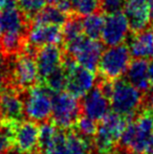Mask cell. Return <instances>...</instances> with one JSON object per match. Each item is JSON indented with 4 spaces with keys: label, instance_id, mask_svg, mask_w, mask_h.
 I'll list each match as a JSON object with an SVG mask.
<instances>
[{
    "label": "cell",
    "instance_id": "27",
    "mask_svg": "<svg viewBox=\"0 0 153 154\" xmlns=\"http://www.w3.org/2000/svg\"><path fill=\"white\" fill-rule=\"evenodd\" d=\"M72 129L84 137L93 138V136L96 135V129H98V124L96 121L86 116H79Z\"/></svg>",
    "mask_w": 153,
    "mask_h": 154
},
{
    "label": "cell",
    "instance_id": "26",
    "mask_svg": "<svg viewBox=\"0 0 153 154\" xmlns=\"http://www.w3.org/2000/svg\"><path fill=\"white\" fill-rule=\"evenodd\" d=\"M72 14L85 17L101 11V0H70Z\"/></svg>",
    "mask_w": 153,
    "mask_h": 154
},
{
    "label": "cell",
    "instance_id": "11",
    "mask_svg": "<svg viewBox=\"0 0 153 154\" xmlns=\"http://www.w3.org/2000/svg\"><path fill=\"white\" fill-rule=\"evenodd\" d=\"M82 99L81 112L96 122H100L110 112V102L108 97L98 83Z\"/></svg>",
    "mask_w": 153,
    "mask_h": 154
},
{
    "label": "cell",
    "instance_id": "16",
    "mask_svg": "<svg viewBox=\"0 0 153 154\" xmlns=\"http://www.w3.org/2000/svg\"><path fill=\"white\" fill-rule=\"evenodd\" d=\"M123 8L132 32H139L149 25V0H126Z\"/></svg>",
    "mask_w": 153,
    "mask_h": 154
},
{
    "label": "cell",
    "instance_id": "23",
    "mask_svg": "<svg viewBox=\"0 0 153 154\" xmlns=\"http://www.w3.org/2000/svg\"><path fill=\"white\" fill-rule=\"evenodd\" d=\"M82 17L76 14L69 15L64 27L62 29V44L75 40L79 36L83 35V25H82Z\"/></svg>",
    "mask_w": 153,
    "mask_h": 154
},
{
    "label": "cell",
    "instance_id": "7",
    "mask_svg": "<svg viewBox=\"0 0 153 154\" xmlns=\"http://www.w3.org/2000/svg\"><path fill=\"white\" fill-rule=\"evenodd\" d=\"M129 48L124 43L115 46H108L103 51L98 64L99 77L104 80H115L126 73L131 62Z\"/></svg>",
    "mask_w": 153,
    "mask_h": 154
},
{
    "label": "cell",
    "instance_id": "8",
    "mask_svg": "<svg viewBox=\"0 0 153 154\" xmlns=\"http://www.w3.org/2000/svg\"><path fill=\"white\" fill-rule=\"evenodd\" d=\"M63 51L69 54L79 65L96 72L103 53V44L98 40L81 35L75 40L63 44Z\"/></svg>",
    "mask_w": 153,
    "mask_h": 154
},
{
    "label": "cell",
    "instance_id": "30",
    "mask_svg": "<svg viewBox=\"0 0 153 154\" xmlns=\"http://www.w3.org/2000/svg\"><path fill=\"white\" fill-rule=\"evenodd\" d=\"M126 0H101V10L104 13H111L123 8Z\"/></svg>",
    "mask_w": 153,
    "mask_h": 154
},
{
    "label": "cell",
    "instance_id": "36",
    "mask_svg": "<svg viewBox=\"0 0 153 154\" xmlns=\"http://www.w3.org/2000/svg\"><path fill=\"white\" fill-rule=\"evenodd\" d=\"M8 2V0H0V10H2V8L5 6V4Z\"/></svg>",
    "mask_w": 153,
    "mask_h": 154
},
{
    "label": "cell",
    "instance_id": "33",
    "mask_svg": "<svg viewBox=\"0 0 153 154\" xmlns=\"http://www.w3.org/2000/svg\"><path fill=\"white\" fill-rule=\"evenodd\" d=\"M147 111L150 113V116H152V119H153V94L150 95V97H149V100H148V104H147Z\"/></svg>",
    "mask_w": 153,
    "mask_h": 154
},
{
    "label": "cell",
    "instance_id": "37",
    "mask_svg": "<svg viewBox=\"0 0 153 154\" xmlns=\"http://www.w3.org/2000/svg\"><path fill=\"white\" fill-rule=\"evenodd\" d=\"M148 152L153 154V135L151 138V142H150V146H149V149H148Z\"/></svg>",
    "mask_w": 153,
    "mask_h": 154
},
{
    "label": "cell",
    "instance_id": "29",
    "mask_svg": "<svg viewBox=\"0 0 153 154\" xmlns=\"http://www.w3.org/2000/svg\"><path fill=\"white\" fill-rule=\"evenodd\" d=\"M10 59L0 54V92L10 86Z\"/></svg>",
    "mask_w": 153,
    "mask_h": 154
},
{
    "label": "cell",
    "instance_id": "14",
    "mask_svg": "<svg viewBox=\"0 0 153 154\" xmlns=\"http://www.w3.org/2000/svg\"><path fill=\"white\" fill-rule=\"evenodd\" d=\"M63 48L58 46V44H48L38 48L35 55V60L39 83H41L55 69L61 66Z\"/></svg>",
    "mask_w": 153,
    "mask_h": 154
},
{
    "label": "cell",
    "instance_id": "19",
    "mask_svg": "<svg viewBox=\"0 0 153 154\" xmlns=\"http://www.w3.org/2000/svg\"><path fill=\"white\" fill-rule=\"evenodd\" d=\"M64 152L65 154H93L92 138L84 137L72 129L66 130Z\"/></svg>",
    "mask_w": 153,
    "mask_h": 154
},
{
    "label": "cell",
    "instance_id": "34",
    "mask_svg": "<svg viewBox=\"0 0 153 154\" xmlns=\"http://www.w3.org/2000/svg\"><path fill=\"white\" fill-rule=\"evenodd\" d=\"M108 154H132V153L129 152L128 150H126V149H124V148H115V150H112Z\"/></svg>",
    "mask_w": 153,
    "mask_h": 154
},
{
    "label": "cell",
    "instance_id": "18",
    "mask_svg": "<svg viewBox=\"0 0 153 154\" xmlns=\"http://www.w3.org/2000/svg\"><path fill=\"white\" fill-rule=\"evenodd\" d=\"M126 80L141 92H149L152 87L148 77V62L144 59L131 61L126 71Z\"/></svg>",
    "mask_w": 153,
    "mask_h": 154
},
{
    "label": "cell",
    "instance_id": "24",
    "mask_svg": "<svg viewBox=\"0 0 153 154\" xmlns=\"http://www.w3.org/2000/svg\"><path fill=\"white\" fill-rule=\"evenodd\" d=\"M15 121L0 120V154H5L14 148Z\"/></svg>",
    "mask_w": 153,
    "mask_h": 154
},
{
    "label": "cell",
    "instance_id": "21",
    "mask_svg": "<svg viewBox=\"0 0 153 154\" xmlns=\"http://www.w3.org/2000/svg\"><path fill=\"white\" fill-rule=\"evenodd\" d=\"M68 17L69 15L63 13L55 4H49V5H45L34 17L32 22L43 23V24H55L61 26L66 22Z\"/></svg>",
    "mask_w": 153,
    "mask_h": 154
},
{
    "label": "cell",
    "instance_id": "38",
    "mask_svg": "<svg viewBox=\"0 0 153 154\" xmlns=\"http://www.w3.org/2000/svg\"><path fill=\"white\" fill-rule=\"evenodd\" d=\"M46 1L48 2L49 4H56L59 0H46Z\"/></svg>",
    "mask_w": 153,
    "mask_h": 154
},
{
    "label": "cell",
    "instance_id": "12",
    "mask_svg": "<svg viewBox=\"0 0 153 154\" xmlns=\"http://www.w3.org/2000/svg\"><path fill=\"white\" fill-rule=\"evenodd\" d=\"M24 118V103L22 91L12 86L0 92V120L19 122Z\"/></svg>",
    "mask_w": 153,
    "mask_h": 154
},
{
    "label": "cell",
    "instance_id": "35",
    "mask_svg": "<svg viewBox=\"0 0 153 154\" xmlns=\"http://www.w3.org/2000/svg\"><path fill=\"white\" fill-rule=\"evenodd\" d=\"M149 19L150 22L153 23V0H149Z\"/></svg>",
    "mask_w": 153,
    "mask_h": 154
},
{
    "label": "cell",
    "instance_id": "17",
    "mask_svg": "<svg viewBox=\"0 0 153 154\" xmlns=\"http://www.w3.org/2000/svg\"><path fill=\"white\" fill-rule=\"evenodd\" d=\"M127 46L134 59H153V27L147 26L139 32H132Z\"/></svg>",
    "mask_w": 153,
    "mask_h": 154
},
{
    "label": "cell",
    "instance_id": "20",
    "mask_svg": "<svg viewBox=\"0 0 153 154\" xmlns=\"http://www.w3.org/2000/svg\"><path fill=\"white\" fill-rule=\"evenodd\" d=\"M60 129L53 122L45 121L39 126L38 135V151L39 153H43L49 150L51 147L55 146L59 135Z\"/></svg>",
    "mask_w": 153,
    "mask_h": 154
},
{
    "label": "cell",
    "instance_id": "28",
    "mask_svg": "<svg viewBox=\"0 0 153 154\" xmlns=\"http://www.w3.org/2000/svg\"><path fill=\"white\" fill-rule=\"evenodd\" d=\"M17 6L32 22L33 18L46 5V0H16Z\"/></svg>",
    "mask_w": 153,
    "mask_h": 154
},
{
    "label": "cell",
    "instance_id": "25",
    "mask_svg": "<svg viewBox=\"0 0 153 154\" xmlns=\"http://www.w3.org/2000/svg\"><path fill=\"white\" fill-rule=\"evenodd\" d=\"M41 84H43L45 87H47L53 92L63 91L66 86V71L64 70L62 65L55 69L51 73H49L41 82Z\"/></svg>",
    "mask_w": 153,
    "mask_h": 154
},
{
    "label": "cell",
    "instance_id": "2",
    "mask_svg": "<svg viewBox=\"0 0 153 154\" xmlns=\"http://www.w3.org/2000/svg\"><path fill=\"white\" fill-rule=\"evenodd\" d=\"M108 97L113 112L128 120L141 111L144 103L143 92L122 78L111 81Z\"/></svg>",
    "mask_w": 153,
    "mask_h": 154
},
{
    "label": "cell",
    "instance_id": "31",
    "mask_svg": "<svg viewBox=\"0 0 153 154\" xmlns=\"http://www.w3.org/2000/svg\"><path fill=\"white\" fill-rule=\"evenodd\" d=\"M64 143H65V130L60 129L55 146L41 154H65V152H64Z\"/></svg>",
    "mask_w": 153,
    "mask_h": 154
},
{
    "label": "cell",
    "instance_id": "6",
    "mask_svg": "<svg viewBox=\"0 0 153 154\" xmlns=\"http://www.w3.org/2000/svg\"><path fill=\"white\" fill-rule=\"evenodd\" d=\"M38 82L35 55L23 51L10 59V86L19 91L31 88Z\"/></svg>",
    "mask_w": 153,
    "mask_h": 154
},
{
    "label": "cell",
    "instance_id": "5",
    "mask_svg": "<svg viewBox=\"0 0 153 154\" xmlns=\"http://www.w3.org/2000/svg\"><path fill=\"white\" fill-rule=\"evenodd\" d=\"M24 114L31 121L43 123L48 121L53 108V91L39 83L22 91Z\"/></svg>",
    "mask_w": 153,
    "mask_h": 154
},
{
    "label": "cell",
    "instance_id": "32",
    "mask_svg": "<svg viewBox=\"0 0 153 154\" xmlns=\"http://www.w3.org/2000/svg\"><path fill=\"white\" fill-rule=\"evenodd\" d=\"M148 77L151 84V87L153 88V60L148 63Z\"/></svg>",
    "mask_w": 153,
    "mask_h": 154
},
{
    "label": "cell",
    "instance_id": "1",
    "mask_svg": "<svg viewBox=\"0 0 153 154\" xmlns=\"http://www.w3.org/2000/svg\"><path fill=\"white\" fill-rule=\"evenodd\" d=\"M153 135V119L147 109L141 110L136 118L128 120L120 144L122 148L132 154H144L148 152Z\"/></svg>",
    "mask_w": 153,
    "mask_h": 154
},
{
    "label": "cell",
    "instance_id": "22",
    "mask_svg": "<svg viewBox=\"0 0 153 154\" xmlns=\"http://www.w3.org/2000/svg\"><path fill=\"white\" fill-rule=\"evenodd\" d=\"M104 20L105 16L100 11L85 16V18L82 19L84 35L90 39L98 40L101 37V35H102L103 26H104Z\"/></svg>",
    "mask_w": 153,
    "mask_h": 154
},
{
    "label": "cell",
    "instance_id": "39",
    "mask_svg": "<svg viewBox=\"0 0 153 154\" xmlns=\"http://www.w3.org/2000/svg\"><path fill=\"white\" fill-rule=\"evenodd\" d=\"M29 154H40L39 151H35V152H32V153H29Z\"/></svg>",
    "mask_w": 153,
    "mask_h": 154
},
{
    "label": "cell",
    "instance_id": "9",
    "mask_svg": "<svg viewBox=\"0 0 153 154\" xmlns=\"http://www.w3.org/2000/svg\"><path fill=\"white\" fill-rule=\"evenodd\" d=\"M81 114V104L79 99L67 91L53 92L51 122L59 129L69 130Z\"/></svg>",
    "mask_w": 153,
    "mask_h": 154
},
{
    "label": "cell",
    "instance_id": "4",
    "mask_svg": "<svg viewBox=\"0 0 153 154\" xmlns=\"http://www.w3.org/2000/svg\"><path fill=\"white\" fill-rule=\"evenodd\" d=\"M61 65L66 71L65 89L77 99H82L96 85V77L94 71L79 65L69 54L64 51Z\"/></svg>",
    "mask_w": 153,
    "mask_h": 154
},
{
    "label": "cell",
    "instance_id": "13",
    "mask_svg": "<svg viewBox=\"0 0 153 154\" xmlns=\"http://www.w3.org/2000/svg\"><path fill=\"white\" fill-rule=\"evenodd\" d=\"M39 125L34 121H19L15 127L14 148L21 154L38 151Z\"/></svg>",
    "mask_w": 153,
    "mask_h": 154
},
{
    "label": "cell",
    "instance_id": "15",
    "mask_svg": "<svg viewBox=\"0 0 153 154\" xmlns=\"http://www.w3.org/2000/svg\"><path fill=\"white\" fill-rule=\"evenodd\" d=\"M27 43L37 49L44 45L60 44L62 43V29L59 25L31 22Z\"/></svg>",
    "mask_w": 153,
    "mask_h": 154
},
{
    "label": "cell",
    "instance_id": "10",
    "mask_svg": "<svg viewBox=\"0 0 153 154\" xmlns=\"http://www.w3.org/2000/svg\"><path fill=\"white\" fill-rule=\"evenodd\" d=\"M130 25L126 15L122 11L107 13L105 16L102 38L103 44L106 46H115L124 43L128 39Z\"/></svg>",
    "mask_w": 153,
    "mask_h": 154
},
{
    "label": "cell",
    "instance_id": "3",
    "mask_svg": "<svg viewBox=\"0 0 153 154\" xmlns=\"http://www.w3.org/2000/svg\"><path fill=\"white\" fill-rule=\"evenodd\" d=\"M128 119L115 112H109L100 121L96 135L92 138L96 154H108L115 150L120 143Z\"/></svg>",
    "mask_w": 153,
    "mask_h": 154
},
{
    "label": "cell",
    "instance_id": "40",
    "mask_svg": "<svg viewBox=\"0 0 153 154\" xmlns=\"http://www.w3.org/2000/svg\"><path fill=\"white\" fill-rule=\"evenodd\" d=\"M144 154H152V153H149V152H147V153H144Z\"/></svg>",
    "mask_w": 153,
    "mask_h": 154
}]
</instances>
